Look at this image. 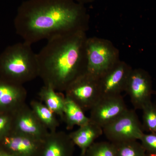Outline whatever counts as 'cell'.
Returning <instances> with one entry per match:
<instances>
[{"label":"cell","mask_w":156,"mask_h":156,"mask_svg":"<svg viewBox=\"0 0 156 156\" xmlns=\"http://www.w3.org/2000/svg\"><path fill=\"white\" fill-rule=\"evenodd\" d=\"M102 129L108 141L113 143L140 140L144 134L136 112L129 109Z\"/></svg>","instance_id":"5"},{"label":"cell","mask_w":156,"mask_h":156,"mask_svg":"<svg viewBox=\"0 0 156 156\" xmlns=\"http://www.w3.org/2000/svg\"><path fill=\"white\" fill-rule=\"evenodd\" d=\"M85 154L86 156H117L115 145L109 141L94 142Z\"/></svg>","instance_id":"19"},{"label":"cell","mask_w":156,"mask_h":156,"mask_svg":"<svg viewBox=\"0 0 156 156\" xmlns=\"http://www.w3.org/2000/svg\"><path fill=\"white\" fill-rule=\"evenodd\" d=\"M87 72L97 79L120 61L119 52L111 41L97 37L87 38Z\"/></svg>","instance_id":"4"},{"label":"cell","mask_w":156,"mask_h":156,"mask_svg":"<svg viewBox=\"0 0 156 156\" xmlns=\"http://www.w3.org/2000/svg\"><path fill=\"white\" fill-rule=\"evenodd\" d=\"M140 140L146 154L156 155V133H144Z\"/></svg>","instance_id":"22"},{"label":"cell","mask_w":156,"mask_h":156,"mask_svg":"<svg viewBox=\"0 0 156 156\" xmlns=\"http://www.w3.org/2000/svg\"><path fill=\"white\" fill-rule=\"evenodd\" d=\"M27 91L23 85L0 78V113H12L26 103Z\"/></svg>","instance_id":"13"},{"label":"cell","mask_w":156,"mask_h":156,"mask_svg":"<svg viewBox=\"0 0 156 156\" xmlns=\"http://www.w3.org/2000/svg\"><path fill=\"white\" fill-rule=\"evenodd\" d=\"M74 144L64 131L49 132L42 141L37 156H74Z\"/></svg>","instance_id":"12"},{"label":"cell","mask_w":156,"mask_h":156,"mask_svg":"<svg viewBox=\"0 0 156 156\" xmlns=\"http://www.w3.org/2000/svg\"><path fill=\"white\" fill-rule=\"evenodd\" d=\"M49 86L44 85L38 93L39 98L51 111L63 121L65 96Z\"/></svg>","instance_id":"15"},{"label":"cell","mask_w":156,"mask_h":156,"mask_svg":"<svg viewBox=\"0 0 156 156\" xmlns=\"http://www.w3.org/2000/svg\"><path fill=\"white\" fill-rule=\"evenodd\" d=\"M13 115L12 131L41 140L49 134L48 129L26 103L13 112Z\"/></svg>","instance_id":"9"},{"label":"cell","mask_w":156,"mask_h":156,"mask_svg":"<svg viewBox=\"0 0 156 156\" xmlns=\"http://www.w3.org/2000/svg\"><path fill=\"white\" fill-rule=\"evenodd\" d=\"M86 32L54 37L37 54L39 77L44 85L65 92L77 78L87 72Z\"/></svg>","instance_id":"2"},{"label":"cell","mask_w":156,"mask_h":156,"mask_svg":"<svg viewBox=\"0 0 156 156\" xmlns=\"http://www.w3.org/2000/svg\"><path fill=\"white\" fill-rule=\"evenodd\" d=\"M13 113H0V139L12 130Z\"/></svg>","instance_id":"21"},{"label":"cell","mask_w":156,"mask_h":156,"mask_svg":"<svg viewBox=\"0 0 156 156\" xmlns=\"http://www.w3.org/2000/svg\"><path fill=\"white\" fill-rule=\"evenodd\" d=\"M63 121L66 125V129L71 130L75 126L80 127L87 124L90 119L85 115L80 107L65 96Z\"/></svg>","instance_id":"16"},{"label":"cell","mask_w":156,"mask_h":156,"mask_svg":"<svg viewBox=\"0 0 156 156\" xmlns=\"http://www.w3.org/2000/svg\"><path fill=\"white\" fill-rule=\"evenodd\" d=\"M78 156H85V154H80V155Z\"/></svg>","instance_id":"26"},{"label":"cell","mask_w":156,"mask_h":156,"mask_svg":"<svg viewBox=\"0 0 156 156\" xmlns=\"http://www.w3.org/2000/svg\"><path fill=\"white\" fill-rule=\"evenodd\" d=\"M114 144L117 156H147L144 148L137 140Z\"/></svg>","instance_id":"18"},{"label":"cell","mask_w":156,"mask_h":156,"mask_svg":"<svg viewBox=\"0 0 156 156\" xmlns=\"http://www.w3.org/2000/svg\"><path fill=\"white\" fill-rule=\"evenodd\" d=\"M39 77L37 54L23 41L8 46L0 54V78L23 85Z\"/></svg>","instance_id":"3"},{"label":"cell","mask_w":156,"mask_h":156,"mask_svg":"<svg viewBox=\"0 0 156 156\" xmlns=\"http://www.w3.org/2000/svg\"><path fill=\"white\" fill-rule=\"evenodd\" d=\"M42 141L11 131L0 139V148L17 156H37Z\"/></svg>","instance_id":"11"},{"label":"cell","mask_w":156,"mask_h":156,"mask_svg":"<svg viewBox=\"0 0 156 156\" xmlns=\"http://www.w3.org/2000/svg\"><path fill=\"white\" fill-rule=\"evenodd\" d=\"M0 156H17L13 154L9 153L8 152L4 151L0 148Z\"/></svg>","instance_id":"24"},{"label":"cell","mask_w":156,"mask_h":156,"mask_svg":"<svg viewBox=\"0 0 156 156\" xmlns=\"http://www.w3.org/2000/svg\"><path fill=\"white\" fill-rule=\"evenodd\" d=\"M84 5L73 0H27L18 7L14 19L16 33L30 44L89 28Z\"/></svg>","instance_id":"1"},{"label":"cell","mask_w":156,"mask_h":156,"mask_svg":"<svg viewBox=\"0 0 156 156\" xmlns=\"http://www.w3.org/2000/svg\"><path fill=\"white\" fill-rule=\"evenodd\" d=\"M31 108L42 124L49 132L57 131L59 126L56 114L44 103L37 100H32L30 104Z\"/></svg>","instance_id":"17"},{"label":"cell","mask_w":156,"mask_h":156,"mask_svg":"<svg viewBox=\"0 0 156 156\" xmlns=\"http://www.w3.org/2000/svg\"><path fill=\"white\" fill-rule=\"evenodd\" d=\"M147 156H156V155L149 154H147Z\"/></svg>","instance_id":"25"},{"label":"cell","mask_w":156,"mask_h":156,"mask_svg":"<svg viewBox=\"0 0 156 156\" xmlns=\"http://www.w3.org/2000/svg\"><path fill=\"white\" fill-rule=\"evenodd\" d=\"M143 128L150 133H156V105L150 102L142 109Z\"/></svg>","instance_id":"20"},{"label":"cell","mask_w":156,"mask_h":156,"mask_svg":"<svg viewBox=\"0 0 156 156\" xmlns=\"http://www.w3.org/2000/svg\"><path fill=\"white\" fill-rule=\"evenodd\" d=\"M132 69L125 61L120 60L98 79L100 98L122 95V93L126 91Z\"/></svg>","instance_id":"8"},{"label":"cell","mask_w":156,"mask_h":156,"mask_svg":"<svg viewBox=\"0 0 156 156\" xmlns=\"http://www.w3.org/2000/svg\"><path fill=\"white\" fill-rule=\"evenodd\" d=\"M134 109L142 110L151 102L152 83L148 73L141 69H132L126 91Z\"/></svg>","instance_id":"7"},{"label":"cell","mask_w":156,"mask_h":156,"mask_svg":"<svg viewBox=\"0 0 156 156\" xmlns=\"http://www.w3.org/2000/svg\"><path fill=\"white\" fill-rule=\"evenodd\" d=\"M65 96L74 101L84 112L90 110L100 99L98 79L86 72L73 81Z\"/></svg>","instance_id":"6"},{"label":"cell","mask_w":156,"mask_h":156,"mask_svg":"<svg viewBox=\"0 0 156 156\" xmlns=\"http://www.w3.org/2000/svg\"><path fill=\"white\" fill-rule=\"evenodd\" d=\"M103 134L101 126L89 121L77 130L69 133L73 142L80 149L81 153L85 154L87 150L95 142V140Z\"/></svg>","instance_id":"14"},{"label":"cell","mask_w":156,"mask_h":156,"mask_svg":"<svg viewBox=\"0 0 156 156\" xmlns=\"http://www.w3.org/2000/svg\"><path fill=\"white\" fill-rule=\"evenodd\" d=\"M73 1L85 5L86 4L93 2L95 0H73Z\"/></svg>","instance_id":"23"},{"label":"cell","mask_w":156,"mask_h":156,"mask_svg":"<svg viewBox=\"0 0 156 156\" xmlns=\"http://www.w3.org/2000/svg\"><path fill=\"white\" fill-rule=\"evenodd\" d=\"M122 95L104 98L90 110V121L103 128L128 109Z\"/></svg>","instance_id":"10"}]
</instances>
